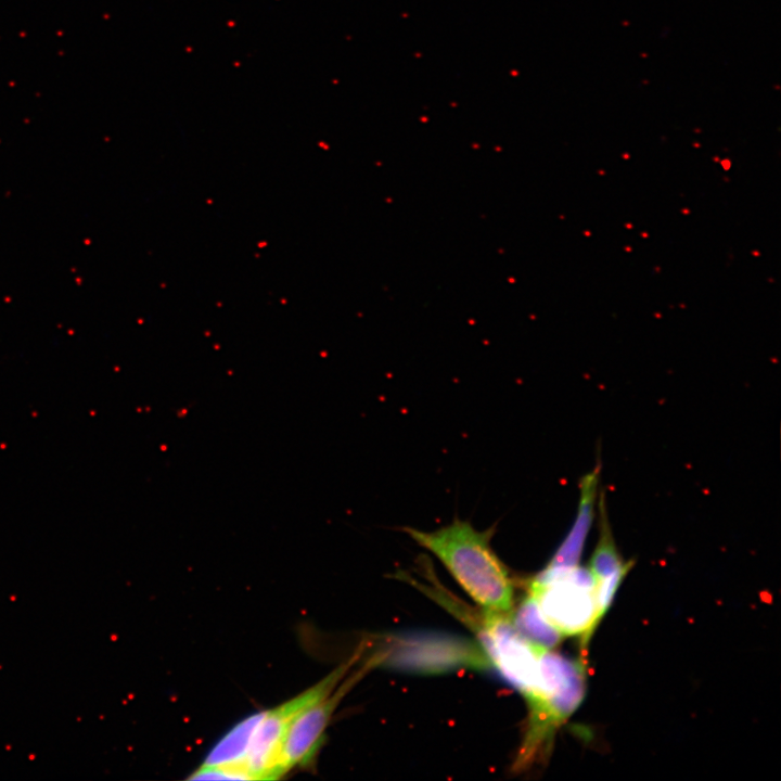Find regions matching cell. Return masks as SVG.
<instances>
[{"label":"cell","mask_w":781,"mask_h":781,"mask_svg":"<svg viewBox=\"0 0 781 781\" xmlns=\"http://www.w3.org/2000/svg\"><path fill=\"white\" fill-rule=\"evenodd\" d=\"M380 661L379 655L368 658L359 669L343 679L332 693L309 705L293 719L281 746L278 763L280 774L295 766H306L312 761L322 744L324 731L337 705L344 695Z\"/></svg>","instance_id":"5b68a950"},{"label":"cell","mask_w":781,"mask_h":781,"mask_svg":"<svg viewBox=\"0 0 781 781\" xmlns=\"http://www.w3.org/2000/svg\"><path fill=\"white\" fill-rule=\"evenodd\" d=\"M596 472L597 470L582 481L577 518L569 534L548 563L550 566L569 567L578 565L593 515L598 484Z\"/></svg>","instance_id":"8992f818"},{"label":"cell","mask_w":781,"mask_h":781,"mask_svg":"<svg viewBox=\"0 0 781 781\" xmlns=\"http://www.w3.org/2000/svg\"><path fill=\"white\" fill-rule=\"evenodd\" d=\"M404 532L433 553L483 610L512 613L513 581L490 545L492 528L478 530L470 522L456 518L433 532L411 527Z\"/></svg>","instance_id":"6da1fadb"},{"label":"cell","mask_w":781,"mask_h":781,"mask_svg":"<svg viewBox=\"0 0 781 781\" xmlns=\"http://www.w3.org/2000/svg\"><path fill=\"white\" fill-rule=\"evenodd\" d=\"M596 578L578 565H547L528 582V593L562 636H580L586 651L598 628Z\"/></svg>","instance_id":"3957f363"},{"label":"cell","mask_w":781,"mask_h":781,"mask_svg":"<svg viewBox=\"0 0 781 781\" xmlns=\"http://www.w3.org/2000/svg\"><path fill=\"white\" fill-rule=\"evenodd\" d=\"M263 715L264 712H259L240 721L213 747L203 765L236 767L245 770L243 763L253 732Z\"/></svg>","instance_id":"52a82bcc"},{"label":"cell","mask_w":781,"mask_h":781,"mask_svg":"<svg viewBox=\"0 0 781 781\" xmlns=\"http://www.w3.org/2000/svg\"><path fill=\"white\" fill-rule=\"evenodd\" d=\"M586 665L550 650L540 655V687L528 697L527 727L516 758L515 771L546 758L556 729L577 709L586 692Z\"/></svg>","instance_id":"7a4b0ae2"},{"label":"cell","mask_w":781,"mask_h":781,"mask_svg":"<svg viewBox=\"0 0 781 781\" xmlns=\"http://www.w3.org/2000/svg\"><path fill=\"white\" fill-rule=\"evenodd\" d=\"M516 630L530 643L545 650L558 645L563 636L542 614L536 600L527 593L511 614Z\"/></svg>","instance_id":"ba28073f"},{"label":"cell","mask_w":781,"mask_h":781,"mask_svg":"<svg viewBox=\"0 0 781 781\" xmlns=\"http://www.w3.org/2000/svg\"><path fill=\"white\" fill-rule=\"evenodd\" d=\"M600 535L589 564V569L596 581L610 576L632 562H625L620 556L612 535L603 499L600 501Z\"/></svg>","instance_id":"9c48e42d"},{"label":"cell","mask_w":781,"mask_h":781,"mask_svg":"<svg viewBox=\"0 0 781 781\" xmlns=\"http://www.w3.org/2000/svg\"><path fill=\"white\" fill-rule=\"evenodd\" d=\"M360 654L361 652L355 653L348 661L296 697L264 712L253 732L243 763L251 780L277 779L281 776L278 763L289 726L302 710L332 693L350 667L360 658Z\"/></svg>","instance_id":"277c9868"},{"label":"cell","mask_w":781,"mask_h":781,"mask_svg":"<svg viewBox=\"0 0 781 781\" xmlns=\"http://www.w3.org/2000/svg\"><path fill=\"white\" fill-rule=\"evenodd\" d=\"M633 562L623 567L622 569L611 574L610 576L597 581L594 596L597 604V618L599 624L606 614L614 599L616 590L618 589L620 582L623 581L627 573L630 571Z\"/></svg>","instance_id":"30bf717a"}]
</instances>
